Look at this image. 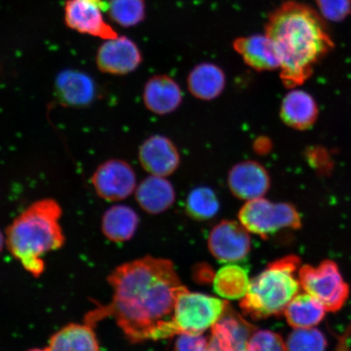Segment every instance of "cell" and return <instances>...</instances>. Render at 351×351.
<instances>
[{
	"label": "cell",
	"instance_id": "e575fe53",
	"mask_svg": "<svg viewBox=\"0 0 351 351\" xmlns=\"http://www.w3.org/2000/svg\"><path fill=\"white\" fill-rule=\"evenodd\" d=\"M339 351H348V350L340 349Z\"/></svg>",
	"mask_w": 351,
	"mask_h": 351
},
{
	"label": "cell",
	"instance_id": "cb8c5ba5",
	"mask_svg": "<svg viewBox=\"0 0 351 351\" xmlns=\"http://www.w3.org/2000/svg\"><path fill=\"white\" fill-rule=\"evenodd\" d=\"M248 271L245 267L230 265L223 267L214 278V291L227 300H240L247 292Z\"/></svg>",
	"mask_w": 351,
	"mask_h": 351
},
{
	"label": "cell",
	"instance_id": "52a82bcc",
	"mask_svg": "<svg viewBox=\"0 0 351 351\" xmlns=\"http://www.w3.org/2000/svg\"><path fill=\"white\" fill-rule=\"evenodd\" d=\"M228 302L186 288L176 302L174 323L178 335H202L222 317Z\"/></svg>",
	"mask_w": 351,
	"mask_h": 351
},
{
	"label": "cell",
	"instance_id": "7402d4cb",
	"mask_svg": "<svg viewBox=\"0 0 351 351\" xmlns=\"http://www.w3.org/2000/svg\"><path fill=\"white\" fill-rule=\"evenodd\" d=\"M139 225L135 210L124 204H116L105 210L101 221V230L114 243H125L133 238Z\"/></svg>",
	"mask_w": 351,
	"mask_h": 351
},
{
	"label": "cell",
	"instance_id": "5bb4252c",
	"mask_svg": "<svg viewBox=\"0 0 351 351\" xmlns=\"http://www.w3.org/2000/svg\"><path fill=\"white\" fill-rule=\"evenodd\" d=\"M138 160L149 174L163 178L175 173L181 162L177 147L163 135L145 140L139 147Z\"/></svg>",
	"mask_w": 351,
	"mask_h": 351
},
{
	"label": "cell",
	"instance_id": "4fadbf2b",
	"mask_svg": "<svg viewBox=\"0 0 351 351\" xmlns=\"http://www.w3.org/2000/svg\"><path fill=\"white\" fill-rule=\"evenodd\" d=\"M228 186L239 199L250 201L265 196L271 186L269 172L254 160L241 162L230 169Z\"/></svg>",
	"mask_w": 351,
	"mask_h": 351
},
{
	"label": "cell",
	"instance_id": "836d02e7",
	"mask_svg": "<svg viewBox=\"0 0 351 351\" xmlns=\"http://www.w3.org/2000/svg\"><path fill=\"white\" fill-rule=\"evenodd\" d=\"M27 351H47V349H32V350H27Z\"/></svg>",
	"mask_w": 351,
	"mask_h": 351
},
{
	"label": "cell",
	"instance_id": "44dd1931",
	"mask_svg": "<svg viewBox=\"0 0 351 351\" xmlns=\"http://www.w3.org/2000/svg\"><path fill=\"white\" fill-rule=\"evenodd\" d=\"M226 77L219 66L202 63L195 66L189 74L187 86L195 98L210 101L219 97L225 90Z\"/></svg>",
	"mask_w": 351,
	"mask_h": 351
},
{
	"label": "cell",
	"instance_id": "3957f363",
	"mask_svg": "<svg viewBox=\"0 0 351 351\" xmlns=\"http://www.w3.org/2000/svg\"><path fill=\"white\" fill-rule=\"evenodd\" d=\"M63 210L51 197L35 201L6 230V245L34 278L45 270L43 256L62 247L65 237L60 226Z\"/></svg>",
	"mask_w": 351,
	"mask_h": 351
},
{
	"label": "cell",
	"instance_id": "ffe728a7",
	"mask_svg": "<svg viewBox=\"0 0 351 351\" xmlns=\"http://www.w3.org/2000/svg\"><path fill=\"white\" fill-rule=\"evenodd\" d=\"M93 326L86 322L67 324L52 335L47 351H100Z\"/></svg>",
	"mask_w": 351,
	"mask_h": 351
},
{
	"label": "cell",
	"instance_id": "d6986e66",
	"mask_svg": "<svg viewBox=\"0 0 351 351\" xmlns=\"http://www.w3.org/2000/svg\"><path fill=\"white\" fill-rule=\"evenodd\" d=\"M135 199L145 212L158 215L165 212L174 204L176 192L168 180L158 176H149L138 184Z\"/></svg>",
	"mask_w": 351,
	"mask_h": 351
},
{
	"label": "cell",
	"instance_id": "83f0119b",
	"mask_svg": "<svg viewBox=\"0 0 351 351\" xmlns=\"http://www.w3.org/2000/svg\"><path fill=\"white\" fill-rule=\"evenodd\" d=\"M248 351H287V345L278 333L269 330L254 332L250 337Z\"/></svg>",
	"mask_w": 351,
	"mask_h": 351
},
{
	"label": "cell",
	"instance_id": "603a6c76",
	"mask_svg": "<svg viewBox=\"0 0 351 351\" xmlns=\"http://www.w3.org/2000/svg\"><path fill=\"white\" fill-rule=\"evenodd\" d=\"M326 311L322 302L305 292L293 298L284 314L293 328H311L322 322Z\"/></svg>",
	"mask_w": 351,
	"mask_h": 351
},
{
	"label": "cell",
	"instance_id": "484cf974",
	"mask_svg": "<svg viewBox=\"0 0 351 351\" xmlns=\"http://www.w3.org/2000/svg\"><path fill=\"white\" fill-rule=\"evenodd\" d=\"M108 3L109 19L122 27H133L146 16L144 0H109Z\"/></svg>",
	"mask_w": 351,
	"mask_h": 351
},
{
	"label": "cell",
	"instance_id": "4dcf8cb0",
	"mask_svg": "<svg viewBox=\"0 0 351 351\" xmlns=\"http://www.w3.org/2000/svg\"><path fill=\"white\" fill-rule=\"evenodd\" d=\"M254 151L258 154H266L271 149V143L267 138H260L254 143Z\"/></svg>",
	"mask_w": 351,
	"mask_h": 351
},
{
	"label": "cell",
	"instance_id": "4316f807",
	"mask_svg": "<svg viewBox=\"0 0 351 351\" xmlns=\"http://www.w3.org/2000/svg\"><path fill=\"white\" fill-rule=\"evenodd\" d=\"M326 336L317 328H295L289 335L287 351H326Z\"/></svg>",
	"mask_w": 351,
	"mask_h": 351
},
{
	"label": "cell",
	"instance_id": "ba28073f",
	"mask_svg": "<svg viewBox=\"0 0 351 351\" xmlns=\"http://www.w3.org/2000/svg\"><path fill=\"white\" fill-rule=\"evenodd\" d=\"M108 3L104 0H67L64 5V22L75 32L108 40L119 35L104 19Z\"/></svg>",
	"mask_w": 351,
	"mask_h": 351
},
{
	"label": "cell",
	"instance_id": "5b68a950",
	"mask_svg": "<svg viewBox=\"0 0 351 351\" xmlns=\"http://www.w3.org/2000/svg\"><path fill=\"white\" fill-rule=\"evenodd\" d=\"M239 218L245 229L263 239L283 229L298 230L302 226L300 215L292 204L273 203L263 197L247 201L240 209Z\"/></svg>",
	"mask_w": 351,
	"mask_h": 351
},
{
	"label": "cell",
	"instance_id": "8fae6325",
	"mask_svg": "<svg viewBox=\"0 0 351 351\" xmlns=\"http://www.w3.org/2000/svg\"><path fill=\"white\" fill-rule=\"evenodd\" d=\"M142 62V52L137 44L125 36L105 40L96 54L99 71L109 75H127L134 72Z\"/></svg>",
	"mask_w": 351,
	"mask_h": 351
},
{
	"label": "cell",
	"instance_id": "f546056e",
	"mask_svg": "<svg viewBox=\"0 0 351 351\" xmlns=\"http://www.w3.org/2000/svg\"><path fill=\"white\" fill-rule=\"evenodd\" d=\"M208 341L202 335L182 333L175 343L174 351H208Z\"/></svg>",
	"mask_w": 351,
	"mask_h": 351
},
{
	"label": "cell",
	"instance_id": "7a4b0ae2",
	"mask_svg": "<svg viewBox=\"0 0 351 351\" xmlns=\"http://www.w3.org/2000/svg\"><path fill=\"white\" fill-rule=\"evenodd\" d=\"M265 34L278 54L280 79L291 89L304 84L315 66L335 47L326 21L319 12L293 0L271 13Z\"/></svg>",
	"mask_w": 351,
	"mask_h": 351
},
{
	"label": "cell",
	"instance_id": "8992f818",
	"mask_svg": "<svg viewBox=\"0 0 351 351\" xmlns=\"http://www.w3.org/2000/svg\"><path fill=\"white\" fill-rule=\"evenodd\" d=\"M298 280L302 289L322 302L329 313L341 310L348 300L349 285L342 278L339 266L332 261H324L315 267H301Z\"/></svg>",
	"mask_w": 351,
	"mask_h": 351
},
{
	"label": "cell",
	"instance_id": "9a60e30c",
	"mask_svg": "<svg viewBox=\"0 0 351 351\" xmlns=\"http://www.w3.org/2000/svg\"><path fill=\"white\" fill-rule=\"evenodd\" d=\"M56 98L64 107L82 108L90 106L97 96L94 79L76 69H65L55 80Z\"/></svg>",
	"mask_w": 351,
	"mask_h": 351
},
{
	"label": "cell",
	"instance_id": "2e32d148",
	"mask_svg": "<svg viewBox=\"0 0 351 351\" xmlns=\"http://www.w3.org/2000/svg\"><path fill=\"white\" fill-rule=\"evenodd\" d=\"M143 99L149 111L164 116L181 106L183 95L181 87L172 77L156 75L145 84Z\"/></svg>",
	"mask_w": 351,
	"mask_h": 351
},
{
	"label": "cell",
	"instance_id": "6da1fadb",
	"mask_svg": "<svg viewBox=\"0 0 351 351\" xmlns=\"http://www.w3.org/2000/svg\"><path fill=\"white\" fill-rule=\"evenodd\" d=\"M108 282L113 291L111 302L90 311L84 322L95 327L112 317L133 344L178 335L175 306L186 287L172 262L146 256L123 263L110 274Z\"/></svg>",
	"mask_w": 351,
	"mask_h": 351
},
{
	"label": "cell",
	"instance_id": "d6a6232c",
	"mask_svg": "<svg viewBox=\"0 0 351 351\" xmlns=\"http://www.w3.org/2000/svg\"><path fill=\"white\" fill-rule=\"evenodd\" d=\"M4 243H6L5 239H4V236L1 230H0V254H2Z\"/></svg>",
	"mask_w": 351,
	"mask_h": 351
},
{
	"label": "cell",
	"instance_id": "d4e9b609",
	"mask_svg": "<svg viewBox=\"0 0 351 351\" xmlns=\"http://www.w3.org/2000/svg\"><path fill=\"white\" fill-rule=\"evenodd\" d=\"M219 209L217 195L213 189L208 186L196 187L187 196L186 213L195 221H208L216 216Z\"/></svg>",
	"mask_w": 351,
	"mask_h": 351
},
{
	"label": "cell",
	"instance_id": "7c38bea8",
	"mask_svg": "<svg viewBox=\"0 0 351 351\" xmlns=\"http://www.w3.org/2000/svg\"><path fill=\"white\" fill-rule=\"evenodd\" d=\"M256 330L228 304L221 319L212 328L208 351H248L250 337Z\"/></svg>",
	"mask_w": 351,
	"mask_h": 351
},
{
	"label": "cell",
	"instance_id": "277c9868",
	"mask_svg": "<svg viewBox=\"0 0 351 351\" xmlns=\"http://www.w3.org/2000/svg\"><path fill=\"white\" fill-rule=\"evenodd\" d=\"M300 265L296 256H285L267 265V269L250 282L240 306L253 319H267L284 313L301 287L295 271Z\"/></svg>",
	"mask_w": 351,
	"mask_h": 351
},
{
	"label": "cell",
	"instance_id": "ac0fdd59",
	"mask_svg": "<svg viewBox=\"0 0 351 351\" xmlns=\"http://www.w3.org/2000/svg\"><path fill=\"white\" fill-rule=\"evenodd\" d=\"M318 115L317 102L313 96L304 90H293L288 92L280 104V119L292 129H310L317 121Z\"/></svg>",
	"mask_w": 351,
	"mask_h": 351
},
{
	"label": "cell",
	"instance_id": "30bf717a",
	"mask_svg": "<svg viewBox=\"0 0 351 351\" xmlns=\"http://www.w3.org/2000/svg\"><path fill=\"white\" fill-rule=\"evenodd\" d=\"M208 247L219 262H239L244 260L251 250V237L241 223L223 221L210 231Z\"/></svg>",
	"mask_w": 351,
	"mask_h": 351
},
{
	"label": "cell",
	"instance_id": "f1b7e54d",
	"mask_svg": "<svg viewBox=\"0 0 351 351\" xmlns=\"http://www.w3.org/2000/svg\"><path fill=\"white\" fill-rule=\"evenodd\" d=\"M319 13L326 21L339 23L351 14V0H315Z\"/></svg>",
	"mask_w": 351,
	"mask_h": 351
},
{
	"label": "cell",
	"instance_id": "1f68e13d",
	"mask_svg": "<svg viewBox=\"0 0 351 351\" xmlns=\"http://www.w3.org/2000/svg\"><path fill=\"white\" fill-rule=\"evenodd\" d=\"M196 280H200L201 282H204V280H209L210 276H212L213 271L208 267V266L204 267V271H202V266L199 267V270L196 271Z\"/></svg>",
	"mask_w": 351,
	"mask_h": 351
},
{
	"label": "cell",
	"instance_id": "e0dca14e",
	"mask_svg": "<svg viewBox=\"0 0 351 351\" xmlns=\"http://www.w3.org/2000/svg\"><path fill=\"white\" fill-rule=\"evenodd\" d=\"M232 46L244 62L256 71H273L280 68L274 44L266 34L237 38Z\"/></svg>",
	"mask_w": 351,
	"mask_h": 351
},
{
	"label": "cell",
	"instance_id": "9c48e42d",
	"mask_svg": "<svg viewBox=\"0 0 351 351\" xmlns=\"http://www.w3.org/2000/svg\"><path fill=\"white\" fill-rule=\"evenodd\" d=\"M91 185L101 199L121 201L135 192L137 177L128 162L112 159L104 162L95 169L91 177Z\"/></svg>",
	"mask_w": 351,
	"mask_h": 351
}]
</instances>
